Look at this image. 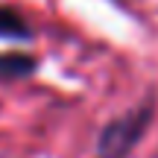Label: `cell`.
<instances>
[{"instance_id":"6da1fadb","label":"cell","mask_w":158,"mask_h":158,"mask_svg":"<svg viewBox=\"0 0 158 158\" xmlns=\"http://www.w3.org/2000/svg\"><path fill=\"white\" fill-rule=\"evenodd\" d=\"M149 117H152V106H141L129 111L126 117L111 120L97 143V158H126L132 152V147L141 141V135L147 132Z\"/></svg>"},{"instance_id":"7a4b0ae2","label":"cell","mask_w":158,"mask_h":158,"mask_svg":"<svg viewBox=\"0 0 158 158\" xmlns=\"http://www.w3.org/2000/svg\"><path fill=\"white\" fill-rule=\"evenodd\" d=\"M35 70V59L23 53H0V79H23Z\"/></svg>"},{"instance_id":"3957f363","label":"cell","mask_w":158,"mask_h":158,"mask_svg":"<svg viewBox=\"0 0 158 158\" xmlns=\"http://www.w3.org/2000/svg\"><path fill=\"white\" fill-rule=\"evenodd\" d=\"M0 35L3 38H29V23L9 6H0Z\"/></svg>"}]
</instances>
